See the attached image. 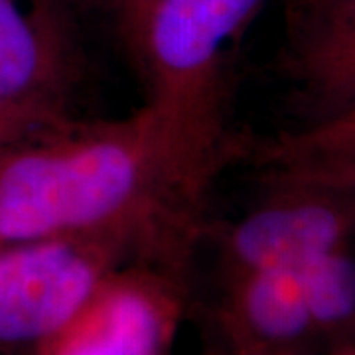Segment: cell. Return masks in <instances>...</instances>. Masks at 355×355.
Listing matches in <instances>:
<instances>
[{
  "instance_id": "9c48e42d",
  "label": "cell",
  "mask_w": 355,
  "mask_h": 355,
  "mask_svg": "<svg viewBox=\"0 0 355 355\" xmlns=\"http://www.w3.org/2000/svg\"><path fill=\"white\" fill-rule=\"evenodd\" d=\"M235 314L257 343L288 345L314 330L300 268H263L237 275Z\"/></svg>"
},
{
  "instance_id": "277c9868",
  "label": "cell",
  "mask_w": 355,
  "mask_h": 355,
  "mask_svg": "<svg viewBox=\"0 0 355 355\" xmlns=\"http://www.w3.org/2000/svg\"><path fill=\"white\" fill-rule=\"evenodd\" d=\"M272 191L229 225L223 247L237 275L302 268L355 237V190L314 182H270Z\"/></svg>"
},
{
  "instance_id": "ba28073f",
  "label": "cell",
  "mask_w": 355,
  "mask_h": 355,
  "mask_svg": "<svg viewBox=\"0 0 355 355\" xmlns=\"http://www.w3.org/2000/svg\"><path fill=\"white\" fill-rule=\"evenodd\" d=\"M268 182H314L355 190V107L270 139L237 144Z\"/></svg>"
},
{
  "instance_id": "8992f818",
  "label": "cell",
  "mask_w": 355,
  "mask_h": 355,
  "mask_svg": "<svg viewBox=\"0 0 355 355\" xmlns=\"http://www.w3.org/2000/svg\"><path fill=\"white\" fill-rule=\"evenodd\" d=\"M282 71L316 123L355 107V0H284Z\"/></svg>"
},
{
  "instance_id": "30bf717a",
  "label": "cell",
  "mask_w": 355,
  "mask_h": 355,
  "mask_svg": "<svg viewBox=\"0 0 355 355\" xmlns=\"http://www.w3.org/2000/svg\"><path fill=\"white\" fill-rule=\"evenodd\" d=\"M314 330L338 331L355 324V257L349 245L322 254L300 268Z\"/></svg>"
},
{
  "instance_id": "6da1fadb",
  "label": "cell",
  "mask_w": 355,
  "mask_h": 355,
  "mask_svg": "<svg viewBox=\"0 0 355 355\" xmlns=\"http://www.w3.org/2000/svg\"><path fill=\"white\" fill-rule=\"evenodd\" d=\"M205 188L146 105L119 121L69 119L0 144V247L83 237L180 247Z\"/></svg>"
},
{
  "instance_id": "8fae6325",
  "label": "cell",
  "mask_w": 355,
  "mask_h": 355,
  "mask_svg": "<svg viewBox=\"0 0 355 355\" xmlns=\"http://www.w3.org/2000/svg\"><path fill=\"white\" fill-rule=\"evenodd\" d=\"M65 121H69V119H65ZM60 123H64V121H48V119L26 113L22 109H16L12 105L0 101V144H6V142L18 139L22 135H28L32 130L60 125Z\"/></svg>"
},
{
  "instance_id": "7c38bea8",
  "label": "cell",
  "mask_w": 355,
  "mask_h": 355,
  "mask_svg": "<svg viewBox=\"0 0 355 355\" xmlns=\"http://www.w3.org/2000/svg\"><path fill=\"white\" fill-rule=\"evenodd\" d=\"M148 0H109V4L114 8V12L119 16V22L123 32L127 34L128 30L132 28L135 20L139 18L140 10L144 8Z\"/></svg>"
},
{
  "instance_id": "52a82bcc",
  "label": "cell",
  "mask_w": 355,
  "mask_h": 355,
  "mask_svg": "<svg viewBox=\"0 0 355 355\" xmlns=\"http://www.w3.org/2000/svg\"><path fill=\"white\" fill-rule=\"evenodd\" d=\"M170 326L164 294L113 268L76 316L38 347L42 355H158Z\"/></svg>"
},
{
  "instance_id": "4fadbf2b",
  "label": "cell",
  "mask_w": 355,
  "mask_h": 355,
  "mask_svg": "<svg viewBox=\"0 0 355 355\" xmlns=\"http://www.w3.org/2000/svg\"><path fill=\"white\" fill-rule=\"evenodd\" d=\"M349 355H355V354H349Z\"/></svg>"
},
{
  "instance_id": "3957f363",
  "label": "cell",
  "mask_w": 355,
  "mask_h": 355,
  "mask_svg": "<svg viewBox=\"0 0 355 355\" xmlns=\"http://www.w3.org/2000/svg\"><path fill=\"white\" fill-rule=\"evenodd\" d=\"M127 251L137 249L111 237L0 247V347L40 345L62 330Z\"/></svg>"
},
{
  "instance_id": "7a4b0ae2",
  "label": "cell",
  "mask_w": 355,
  "mask_h": 355,
  "mask_svg": "<svg viewBox=\"0 0 355 355\" xmlns=\"http://www.w3.org/2000/svg\"><path fill=\"white\" fill-rule=\"evenodd\" d=\"M265 0H148L127 40L148 79L146 107L191 172L209 186L235 144L223 130L229 53Z\"/></svg>"
},
{
  "instance_id": "5b68a950",
  "label": "cell",
  "mask_w": 355,
  "mask_h": 355,
  "mask_svg": "<svg viewBox=\"0 0 355 355\" xmlns=\"http://www.w3.org/2000/svg\"><path fill=\"white\" fill-rule=\"evenodd\" d=\"M79 77V32L67 0H0V101L65 121Z\"/></svg>"
}]
</instances>
